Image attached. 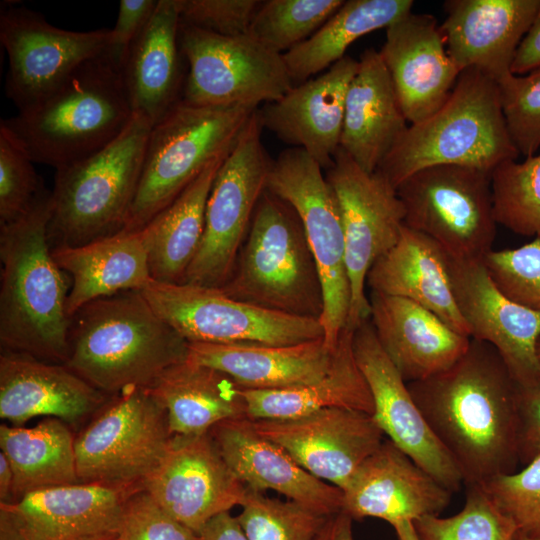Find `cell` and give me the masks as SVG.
I'll return each mask as SVG.
<instances>
[{
	"label": "cell",
	"mask_w": 540,
	"mask_h": 540,
	"mask_svg": "<svg viewBox=\"0 0 540 540\" xmlns=\"http://www.w3.org/2000/svg\"><path fill=\"white\" fill-rule=\"evenodd\" d=\"M407 387L466 486L514 472L518 385L492 345L471 338L449 368Z\"/></svg>",
	"instance_id": "1"
},
{
	"label": "cell",
	"mask_w": 540,
	"mask_h": 540,
	"mask_svg": "<svg viewBox=\"0 0 540 540\" xmlns=\"http://www.w3.org/2000/svg\"><path fill=\"white\" fill-rule=\"evenodd\" d=\"M51 192L17 220L0 226V344L57 364L68 357L69 289L49 240Z\"/></svg>",
	"instance_id": "2"
},
{
	"label": "cell",
	"mask_w": 540,
	"mask_h": 540,
	"mask_svg": "<svg viewBox=\"0 0 540 540\" xmlns=\"http://www.w3.org/2000/svg\"><path fill=\"white\" fill-rule=\"evenodd\" d=\"M188 342L141 291L89 302L71 318L64 365L108 396L150 388L188 357Z\"/></svg>",
	"instance_id": "3"
},
{
	"label": "cell",
	"mask_w": 540,
	"mask_h": 540,
	"mask_svg": "<svg viewBox=\"0 0 540 540\" xmlns=\"http://www.w3.org/2000/svg\"><path fill=\"white\" fill-rule=\"evenodd\" d=\"M132 117L122 70L105 52L38 103L1 119L0 126L34 163L59 169L107 146Z\"/></svg>",
	"instance_id": "4"
},
{
	"label": "cell",
	"mask_w": 540,
	"mask_h": 540,
	"mask_svg": "<svg viewBox=\"0 0 540 540\" xmlns=\"http://www.w3.org/2000/svg\"><path fill=\"white\" fill-rule=\"evenodd\" d=\"M518 156L498 83L476 69H466L444 105L423 121L409 124L376 171L396 189L427 167L460 165L492 173Z\"/></svg>",
	"instance_id": "5"
},
{
	"label": "cell",
	"mask_w": 540,
	"mask_h": 540,
	"mask_svg": "<svg viewBox=\"0 0 540 540\" xmlns=\"http://www.w3.org/2000/svg\"><path fill=\"white\" fill-rule=\"evenodd\" d=\"M151 128L147 118L133 113L126 128L107 146L56 169L48 230L52 248L88 244L123 230Z\"/></svg>",
	"instance_id": "6"
},
{
	"label": "cell",
	"mask_w": 540,
	"mask_h": 540,
	"mask_svg": "<svg viewBox=\"0 0 540 540\" xmlns=\"http://www.w3.org/2000/svg\"><path fill=\"white\" fill-rule=\"evenodd\" d=\"M229 297L289 315L320 318L323 290L302 223L285 201L265 190L232 273Z\"/></svg>",
	"instance_id": "7"
},
{
	"label": "cell",
	"mask_w": 540,
	"mask_h": 540,
	"mask_svg": "<svg viewBox=\"0 0 540 540\" xmlns=\"http://www.w3.org/2000/svg\"><path fill=\"white\" fill-rule=\"evenodd\" d=\"M258 106L178 102L152 126L138 189L122 231H140L215 158L229 152Z\"/></svg>",
	"instance_id": "8"
},
{
	"label": "cell",
	"mask_w": 540,
	"mask_h": 540,
	"mask_svg": "<svg viewBox=\"0 0 540 540\" xmlns=\"http://www.w3.org/2000/svg\"><path fill=\"white\" fill-rule=\"evenodd\" d=\"M266 190L287 202L302 223L322 283L323 339L334 349L347 325L351 300L343 224L334 191L321 166L297 147L273 159Z\"/></svg>",
	"instance_id": "9"
},
{
	"label": "cell",
	"mask_w": 540,
	"mask_h": 540,
	"mask_svg": "<svg viewBox=\"0 0 540 540\" xmlns=\"http://www.w3.org/2000/svg\"><path fill=\"white\" fill-rule=\"evenodd\" d=\"M404 225L435 241L458 260L483 259L492 250L497 222L491 173L437 165L419 170L396 188Z\"/></svg>",
	"instance_id": "10"
},
{
	"label": "cell",
	"mask_w": 540,
	"mask_h": 540,
	"mask_svg": "<svg viewBox=\"0 0 540 540\" xmlns=\"http://www.w3.org/2000/svg\"><path fill=\"white\" fill-rule=\"evenodd\" d=\"M262 131L257 109L216 174L201 243L182 283L220 288L229 279L273 163Z\"/></svg>",
	"instance_id": "11"
},
{
	"label": "cell",
	"mask_w": 540,
	"mask_h": 540,
	"mask_svg": "<svg viewBox=\"0 0 540 540\" xmlns=\"http://www.w3.org/2000/svg\"><path fill=\"white\" fill-rule=\"evenodd\" d=\"M75 437L80 483L140 486L171 444L168 414L148 389L114 396Z\"/></svg>",
	"instance_id": "12"
},
{
	"label": "cell",
	"mask_w": 540,
	"mask_h": 540,
	"mask_svg": "<svg viewBox=\"0 0 540 540\" xmlns=\"http://www.w3.org/2000/svg\"><path fill=\"white\" fill-rule=\"evenodd\" d=\"M141 292L158 315L188 343L282 346L324 336L318 318L241 302L218 287L152 280Z\"/></svg>",
	"instance_id": "13"
},
{
	"label": "cell",
	"mask_w": 540,
	"mask_h": 540,
	"mask_svg": "<svg viewBox=\"0 0 540 540\" xmlns=\"http://www.w3.org/2000/svg\"><path fill=\"white\" fill-rule=\"evenodd\" d=\"M179 42L186 63L181 100L188 104L260 107L295 85L282 54L248 34L222 36L180 20Z\"/></svg>",
	"instance_id": "14"
},
{
	"label": "cell",
	"mask_w": 540,
	"mask_h": 540,
	"mask_svg": "<svg viewBox=\"0 0 540 540\" xmlns=\"http://www.w3.org/2000/svg\"><path fill=\"white\" fill-rule=\"evenodd\" d=\"M326 179L336 196L345 238L351 300L346 327L370 319L367 275L399 240L405 211L396 189L379 172L368 173L340 147Z\"/></svg>",
	"instance_id": "15"
},
{
	"label": "cell",
	"mask_w": 540,
	"mask_h": 540,
	"mask_svg": "<svg viewBox=\"0 0 540 540\" xmlns=\"http://www.w3.org/2000/svg\"><path fill=\"white\" fill-rule=\"evenodd\" d=\"M110 29L70 31L27 8L0 13V41L8 55L5 93L18 111L55 91L85 62L104 54Z\"/></svg>",
	"instance_id": "16"
},
{
	"label": "cell",
	"mask_w": 540,
	"mask_h": 540,
	"mask_svg": "<svg viewBox=\"0 0 540 540\" xmlns=\"http://www.w3.org/2000/svg\"><path fill=\"white\" fill-rule=\"evenodd\" d=\"M140 486L78 483L0 503V540H114Z\"/></svg>",
	"instance_id": "17"
},
{
	"label": "cell",
	"mask_w": 540,
	"mask_h": 540,
	"mask_svg": "<svg viewBox=\"0 0 540 540\" xmlns=\"http://www.w3.org/2000/svg\"><path fill=\"white\" fill-rule=\"evenodd\" d=\"M455 300L470 338L492 345L519 387L540 383V311L507 297L492 280L483 259L448 256Z\"/></svg>",
	"instance_id": "18"
},
{
	"label": "cell",
	"mask_w": 540,
	"mask_h": 540,
	"mask_svg": "<svg viewBox=\"0 0 540 540\" xmlns=\"http://www.w3.org/2000/svg\"><path fill=\"white\" fill-rule=\"evenodd\" d=\"M142 488L168 515L196 533L216 515L240 506L247 491L209 432L173 435L167 453Z\"/></svg>",
	"instance_id": "19"
},
{
	"label": "cell",
	"mask_w": 540,
	"mask_h": 540,
	"mask_svg": "<svg viewBox=\"0 0 540 540\" xmlns=\"http://www.w3.org/2000/svg\"><path fill=\"white\" fill-rule=\"evenodd\" d=\"M353 351L372 395L377 425L397 447L452 493L463 478L378 342L370 319L354 330Z\"/></svg>",
	"instance_id": "20"
},
{
	"label": "cell",
	"mask_w": 540,
	"mask_h": 540,
	"mask_svg": "<svg viewBox=\"0 0 540 540\" xmlns=\"http://www.w3.org/2000/svg\"><path fill=\"white\" fill-rule=\"evenodd\" d=\"M255 430L301 467L341 490L385 440L373 416L332 407L285 420H252Z\"/></svg>",
	"instance_id": "21"
},
{
	"label": "cell",
	"mask_w": 540,
	"mask_h": 540,
	"mask_svg": "<svg viewBox=\"0 0 540 540\" xmlns=\"http://www.w3.org/2000/svg\"><path fill=\"white\" fill-rule=\"evenodd\" d=\"M342 492L341 512L352 520L373 517L392 526L439 515L452 495L389 439L358 466Z\"/></svg>",
	"instance_id": "22"
},
{
	"label": "cell",
	"mask_w": 540,
	"mask_h": 540,
	"mask_svg": "<svg viewBox=\"0 0 540 540\" xmlns=\"http://www.w3.org/2000/svg\"><path fill=\"white\" fill-rule=\"evenodd\" d=\"M379 53L409 124L440 109L461 73L430 14L409 12L389 25Z\"/></svg>",
	"instance_id": "23"
},
{
	"label": "cell",
	"mask_w": 540,
	"mask_h": 540,
	"mask_svg": "<svg viewBox=\"0 0 540 540\" xmlns=\"http://www.w3.org/2000/svg\"><path fill=\"white\" fill-rule=\"evenodd\" d=\"M358 65L346 55L319 76L294 85L281 99L259 107L263 129L329 169L340 148L346 96Z\"/></svg>",
	"instance_id": "24"
},
{
	"label": "cell",
	"mask_w": 540,
	"mask_h": 540,
	"mask_svg": "<svg viewBox=\"0 0 540 540\" xmlns=\"http://www.w3.org/2000/svg\"><path fill=\"white\" fill-rule=\"evenodd\" d=\"M540 0H448L439 25L460 72L476 69L497 83L511 73L516 51Z\"/></svg>",
	"instance_id": "25"
},
{
	"label": "cell",
	"mask_w": 540,
	"mask_h": 540,
	"mask_svg": "<svg viewBox=\"0 0 540 540\" xmlns=\"http://www.w3.org/2000/svg\"><path fill=\"white\" fill-rule=\"evenodd\" d=\"M223 459L247 487L273 490L324 516L341 512L343 492L301 467L282 447L261 436L248 417L209 431Z\"/></svg>",
	"instance_id": "26"
},
{
	"label": "cell",
	"mask_w": 540,
	"mask_h": 540,
	"mask_svg": "<svg viewBox=\"0 0 540 540\" xmlns=\"http://www.w3.org/2000/svg\"><path fill=\"white\" fill-rule=\"evenodd\" d=\"M369 301L378 342L406 383L444 371L468 349L470 337L411 300L371 292Z\"/></svg>",
	"instance_id": "27"
},
{
	"label": "cell",
	"mask_w": 540,
	"mask_h": 540,
	"mask_svg": "<svg viewBox=\"0 0 540 540\" xmlns=\"http://www.w3.org/2000/svg\"><path fill=\"white\" fill-rule=\"evenodd\" d=\"M107 397L64 364L7 351L0 356V417L14 426L37 416L74 424Z\"/></svg>",
	"instance_id": "28"
},
{
	"label": "cell",
	"mask_w": 540,
	"mask_h": 540,
	"mask_svg": "<svg viewBox=\"0 0 540 540\" xmlns=\"http://www.w3.org/2000/svg\"><path fill=\"white\" fill-rule=\"evenodd\" d=\"M179 29L177 0H158L122 68L133 113L147 118L152 126L182 98L186 63L180 48Z\"/></svg>",
	"instance_id": "29"
},
{
	"label": "cell",
	"mask_w": 540,
	"mask_h": 540,
	"mask_svg": "<svg viewBox=\"0 0 540 540\" xmlns=\"http://www.w3.org/2000/svg\"><path fill=\"white\" fill-rule=\"evenodd\" d=\"M358 61L346 96L340 147L373 173L409 124L379 51L366 49Z\"/></svg>",
	"instance_id": "30"
},
{
	"label": "cell",
	"mask_w": 540,
	"mask_h": 540,
	"mask_svg": "<svg viewBox=\"0 0 540 540\" xmlns=\"http://www.w3.org/2000/svg\"><path fill=\"white\" fill-rule=\"evenodd\" d=\"M366 285L371 292L411 300L470 337L453 293L448 255L424 234L404 225L398 242L371 267Z\"/></svg>",
	"instance_id": "31"
},
{
	"label": "cell",
	"mask_w": 540,
	"mask_h": 540,
	"mask_svg": "<svg viewBox=\"0 0 540 540\" xmlns=\"http://www.w3.org/2000/svg\"><path fill=\"white\" fill-rule=\"evenodd\" d=\"M335 350L323 337L282 346L189 343L187 358L226 373L243 389L268 390L322 378L331 367Z\"/></svg>",
	"instance_id": "32"
},
{
	"label": "cell",
	"mask_w": 540,
	"mask_h": 540,
	"mask_svg": "<svg viewBox=\"0 0 540 540\" xmlns=\"http://www.w3.org/2000/svg\"><path fill=\"white\" fill-rule=\"evenodd\" d=\"M53 257L71 277L67 314L99 298L124 291H142L152 281L140 231H120L80 246L52 248Z\"/></svg>",
	"instance_id": "33"
},
{
	"label": "cell",
	"mask_w": 540,
	"mask_h": 540,
	"mask_svg": "<svg viewBox=\"0 0 540 540\" xmlns=\"http://www.w3.org/2000/svg\"><path fill=\"white\" fill-rule=\"evenodd\" d=\"M353 334L354 330L343 329L331 367L322 378L280 389H243L247 417L251 420H285L332 407L372 415L373 399L354 356Z\"/></svg>",
	"instance_id": "34"
},
{
	"label": "cell",
	"mask_w": 540,
	"mask_h": 540,
	"mask_svg": "<svg viewBox=\"0 0 540 540\" xmlns=\"http://www.w3.org/2000/svg\"><path fill=\"white\" fill-rule=\"evenodd\" d=\"M148 389L165 407L173 435H202L220 422L247 417L243 388L226 373L188 358Z\"/></svg>",
	"instance_id": "35"
},
{
	"label": "cell",
	"mask_w": 540,
	"mask_h": 540,
	"mask_svg": "<svg viewBox=\"0 0 540 540\" xmlns=\"http://www.w3.org/2000/svg\"><path fill=\"white\" fill-rule=\"evenodd\" d=\"M229 152L212 160L172 203L140 230L152 280L183 282L201 243L212 184Z\"/></svg>",
	"instance_id": "36"
},
{
	"label": "cell",
	"mask_w": 540,
	"mask_h": 540,
	"mask_svg": "<svg viewBox=\"0 0 540 540\" xmlns=\"http://www.w3.org/2000/svg\"><path fill=\"white\" fill-rule=\"evenodd\" d=\"M0 448L14 474L11 502L36 490L80 483L75 437L58 418L31 428L2 424Z\"/></svg>",
	"instance_id": "37"
},
{
	"label": "cell",
	"mask_w": 540,
	"mask_h": 540,
	"mask_svg": "<svg viewBox=\"0 0 540 540\" xmlns=\"http://www.w3.org/2000/svg\"><path fill=\"white\" fill-rule=\"evenodd\" d=\"M412 0H348L309 39L282 54L294 84L327 70L360 37L411 12Z\"/></svg>",
	"instance_id": "38"
},
{
	"label": "cell",
	"mask_w": 540,
	"mask_h": 540,
	"mask_svg": "<svg viewBox=\"0 0 540 540\" xmlns=\"http://www.w3.org/2000/svg\"><path fill=\"white\" fill-rule=\"evenodd\" d=\"M491 186L497 224L540 238V154L502 162L491 173Z\"/></svg>",
	"instance_id": "39"
},
{
	"label": "cell",
	"mask_w": 540,
	"mask_h": 540,
	"mask_svg": "<svg viewBox=\"0 0 540 540\" xmlns=\"http://www.w3.org/2000/svg\"><path fill=\"white\" fill-rule=\"evenodd\" d=\"M343 3V0L262 1L248 35L284 54L316 33Z\"/></svg>",
	"instance_id": "40"
},
{
	"label": "cell",
	"mask_w": 540,
	"mask_h": 540,
	"mask_svg": "<svg viewBox=\"0 0 540 540\" xmlns=\"http://www.w3.org/2000/svg\"><path fill=\"white\" fill-rule=\"evenodd\" d=\"M463 508L449 517L428 515L413 522L420 540H515L513 521L479 485L467 486Z\"/></svg>",
	"instance_id": "41"
},
{
	"label": "cell",
	"mask_w": 540,
	"mask_h": 540,
	"mask_svg": "<svg viewBox=\"0 0 540 540\" xmlns=\"http://www.w3.org/2000/svg\"><path fill=\"white\" fill-rule=\"evenodd\" d=\"M236 516L248 540H314L329 516L247 487Z\"/></svg>",
	"instance_id": "42"
},
{
	"label": "cell",
	"mask_w": 540,
	"mask_h": 540,
	"mask_svg": "<svg viewBox=\"0 0 540 540\" xmlns=\"http://www.w3.org/2000/svg\"><path fill=\"white\" fill-rule=\"evenodd\" d=\"M477 485L513 521L518 533L540 539V456L517 472L500 474Z\"/></svg>",
	"instance_id": "43"
},
{
	"label": "cell",
	"mask_w": 540,
	"mask_h": 540,
	"mask_svg": "<svg viewBox=\"0 0 540 540\" xmlns=\"http://www.w3.org/2000/svg\"><path fill=\"white\" fill-rule=\"evenodd\" d=\"M506 127L519 155L533 156L540 148V69L508 74L498 82Z\"/></svg>",
	"instance_id": "44"
},
{
	"label": "cell",
	"mask_w": 540,
	"mask_h": 540,
	"mask_svg": "<svg viewBox=\"0 0 540 540\" xmlns=\"http://www.w3.org/2000/svg\"><path fill=\"white\" fill-rule=\"evenodd\" d=\"M483 262L496 286L511 300L540 311V238L504 250H491Z\"/></svg>",
	"instance_id": "45"
},
{
	"label": "cell",
	"mask_w": 540,
	"mask_h": 540,
	"mask_svg": "<svg viewBox=\"0 0 540 540\" xmlns=\"http://www.w3.org/2000/svg\"><path fill=\"white\" fill-rule=\"evenodd\" d=\"M33 163L0 126V226L23 216L45 190Z\"/></svg>",
	"instance_id": "46"
},
{
	"label": "cell",
	"mask_w": 540,
	"mask_h": 540,
	"mask_svg": "<svg viewBox=\"0 0 540 540\" xmlns=\"http://www.w3.org/2000/svg\"><path fill=\"white\" fill-rule=\"evenodd\" d=\"M119 540H198L193 530L168 515L143 489L126 501Z\"/></svg>",
	"instance_id": "47"
},
{
	"label": "cell",
	"mask_w": 540,
	"mask_h": 540,
	"mask_svg": "<svg viewBox=\"0 0 540 540\" xmlns=\"http://www.w3.org/2000/svg\"><path fill=\"white\" fill-rule=\"evenodd\" d=\"M260 0H177L183 23L222 36L248 34Z\"/></svg>",
	"instance_id": "48"
},
{
	"label": "cell",
	"mask_w": 540,
	"mask_h": 540,
	"mask_svg": "<svg viewBox=\"0 0 540 540\" xmlns=\"http://www.w3.org/2000/svg\"><path fill=\"white\" fill-rule=\"evenodd\" d=\"M158 0H121L106 54L121 70L129 50L151 19Z\"/></svg>",
	"instance_id": "49"
},
{
	"label": "cell",
	"mask_w": 540,
	"mask_h": 540,
	"mask_svg": "<svg viewBox=\"0 0 540 540\" xmlns=\"http://www.w3.org/2000/svg\"><path fill=\"white\" fill-rule=\"evenodd\" d=\"M518 407V457L528 463L540 456V383L519 387Z\"/></svg>",
	"instance_id": "50"
},
{
	"label": "cell",
	"mask_w": 540,
	"mask_h": 540,
	"mask_svg": "<svg viewBox=\"0 0 540 540\" xmlns=\"http://www.w3.org/2000/svg\"><path fill=\"white\" fill-rule=\"evenodd\" d=\"M537 69H540V5L516 51L511 73L523 75Z\"/></svg>",
	"instance_id": "51"
},
{
	"label": "cell",
	"mask_w": 540,
	"mask_h": 540,
	"mask_svg": "<svg viewBox=\"0 0 540 540\" xmlns=\"http://www.w3.org/2000/svg\"><path fill=\"white\" fill-rule=\"evenodd\" d=\"M197 535L198 540H248L236 516L229 511L210 519Z\"/></svg>",
	"instance_id": "52"
},
{
	"label": "cell",
	"mask_w": 540,
	"mask_h": 540,
	"mask_svg": "<svg viewBox=\"0 0 540 540\" xmlns=\"http://www.w3.org/2000/svg\"><path fill=\"white\" fill-rule=\"evenodd\" d=\"M352 521L343 512L331 515L314 540H354Z\"/></svg>",
	"instance_id": "53"
},
{
	"label": "cell",
	"mask_w": 540,
	"mask_h": 540,
	"mask_svg": "<svg viewBox=\"0 0 540 540\" xmlns=\"http://www.w3.org/2000/svg\"><path fill=\"white\" fill-rule=\"evenodd\" d=\"M14 474L6 456L0 453V503L12 500Z\"/></svg>",
	"instance_id": "54"
},
{
	"label": "cell",
	"mask_w": 540,
	"mask_h": 540,
	"mask_svg": "<svg viewBox=\"0 0 540 540\" xmlns=\"http://www.w3.org/2000/svg\"><path fill=\"white\" fill-rule=\"evenodd\" d=\"M398 540H420L414 528L413 522L403 521L392 526Z\"/></svg>",
	"instance_id": "55"
},
{
	"label": "cell",
	"mask_w": 540,
	"mask_h": 540,
	"mask_svg": "<svg viewBox=\"0 0 540 540\" xmlns=\"http://www.w3.org/2000/svg\"><path fill=\"white\" fill-rule=\"evenodd\" d=\"M515 540H540V539L529 538V537H526V536L518 533Z\"/></svg>",
	"instance_id": "56"
},
{
	"label": "cell",
	"mask_w": 540,
	"mask_h": 540,
	"mask_svg": "<svg viewBox=\"0 0 540 540\" xmlns=\"http://www.w3.org/2000/svg\"><path fill=\"white\" fill-rule=\"evenodd\" d=\"M537 355H538V358L540 360V338H539V340L537 342Z\"/></svg>",
	"instance_id": "57"
},
{
	"label": "cell",
	"mask_w": 540,
	"mask_h": 540,
	"mask_svg": "<svg viewBox=\"0 0 540 540\" xmlns=\"http://www.w3.org/2000/svg\"><path fill=\"white\" fill-rule=\"evenodd\" d=\"M114 540H119V539L117 538V539H114Z\"/></svg>",
	"instance_id": "58"
}]
</instances>
